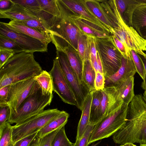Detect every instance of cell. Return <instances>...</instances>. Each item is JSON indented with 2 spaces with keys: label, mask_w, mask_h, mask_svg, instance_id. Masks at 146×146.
Segmentation results:
<instances>
[{
  "label": "cell",
  "mask_w": 146,
  "mask_h": 146,
  "mask_svg": "<svg viewBox=\"0 0 146 146\" xmlns=\"http://www.w3.org/2000/svg\"><path fill=\"white\" fill-rule=\"evenodd\" d=\"M114 142L146 144V104L141 94L135 95L129 104L125 126L113 135Z\"/></svg>",
  "instance_id": "1"
},
{
  "label": "cell",
  "mask_w": 146,
  "mask_h": 146,
  "mask_svg": "<svg viewBox=\"0 0 146 146\" xmlns=\"http://www.w3.org/2000/svg\"><path fill=\"white\" fill-rule=\"evenodd\" d=\"M42 70L33 53L22 52L15 53L0 68V88L33 78Z\"/></svg>",
  "instance_id": "2"
},
{
  "label": "cell",
  "mask_w": 146,
  "mask_h": 146,
  "mask_svg": "<svg viewBox=\"0 0 146 146\" xmlns=\"http://www.w3.org/2000/svg\"><path fill=\"white\" fill-rule=\"evenodd\" d=\"M61 15L55 17L53 25L50 28L52 43L56 50L63 52L70 46L77 51L78 42L84 33L70 19L67 6L61 0H57Z\"/></svg>",
  "instance_id": "3"
},
{
  "label": "cell",
  "mask_w": 146,
  "mask_h": 146,
  "mask_svg": "<svg viewBox=\"0 0 146 146\" xmlns=\"http://www.w3.org/2000/svg\"><path fill=\"white\" fill-rule=\"evenodd\" d=\"M128 104H123L109 113L94 126L88 145L113 135L124 127L127 122Z\"/></svg>",
  "instance_id": "4"
},
{
  "label": "cell",
  "mask_w": 146,
  "mask_h": 146,
  "mask_svg": "<svg viewBox=\"0 0 146 146\" xmlns=\"http://www.w3.org/2000/svg\"><path fill=\"white\" fill-rule=\"evenodd\" d=\"M52 94L44 95L38 84H36L31 92L23 102L17 112L10 116L8 122L11 124L23 121L43 111L50 105Z\"/></svg>",
  "instance_id": "5"
},
{
  "label": "cell",
  "mask_w": 146,
  "mask_h": 146,
  "mask_svg": "<svg viewBox=\"0 0 146 146\" xmlns=\"http://www.w3.org/2000/svg\"><path fill=\"white\" fill-rule=\"evenodd\" d=\"M61 111L57 108L45 110L12 126V138L14 144L27 136L38 132Z\"/></svg>",
  "instance_id": "6"
},
{
  "label": "cell",
  "mask_w": 146,
  "mask_h": 146,
  "mask_svg": "<svg viewBox=\"0 0 146 146\" xmlns=\"http://www.w3.org/2000/svg\"><path fill=\"white\" fill-rule=\"evenodd\" d=\"M95 38L97 51L100 56L105 77L111 75L119 70L122 55L110 37Z\"/></svg>",
  "instance_id": "7"
},
{
  "label": "cell",
  "mask_w": 146,
  "mask_h": 146,
  "mask_svg": "<svg viewBox=\"0 0 146 146\" xmlns=\"http://www.w3.org/2000/svg\"><path fill=\"white\" fill-rule=\"evenodd\" d=\"M56 53V57L75 99L77 107L82 111L84 101L91 91L84 83L80 81L70 66L66 54L58 50Z\"/></svg>",
  "instance_id": "8"
},
{
  "label": "cell",
  "mask_w": 146,
  "mask_h": 146,
  "mask_svg": "<svg viewBox=\"0 0 146 146\" xmlns=\"http://www.w3.org/2000/svg\"><path fill=\"white\" fill-rule=\"evenodd\" d=\"M134 78L131 76L113 86L104 87L108 99V110L111 112L123 104L130 103L135 96Z\"/></svg>",
  "instance_id": "9"
},
{
  "label": "cell",
  "mask_w": 146,
  "mask_h": 146,
  "mask_svg": "<svg viewBox=\"0 0 146 146\" xmlns=\"http://www.w3.org/2000/svg\"><path fill=\"white\" fill-rule=\"evenodd\" d=\"M119 19V28H112L110 33L115 36L130 51L132 50L141 55H145L146 40L143 38L132 27L127 25L121 17Z\"/></svg>",
  "instance_id": "10"
},
{
  "label": "cell",
  "mask_w": 146,
  "mask_h": 146,
  "mask_svg": "<svg viewBox=\"0 0 146 146\" xmlns=\"http://www.w3.org/2000/svg\"><path fill=\"white\" fill-rule=\"evenodd\" d=\"M49 72L52 78L53 91L64 102L77 107L75 99L57 57L53 60L52 68Z\"/></svg>",
  "instance_id": "11"
},
{
  "label": "cell",
  "mask_w": 146,
  "mask_h": 146,
  "mask_svg": "<svg viewBox=\"0 0 146 146\" xmlns=\"http://www.w3.org/2000/svg\"><path fill=\"white\" fill-rule=\"evenodd\" d=\"M36 84L33 78L9 85L7 104L10 109V116L17 112L22 103L34 89Z\"/></svg>",
  "instance_id": "12"
},
{
  "label": "cell",
  "mask_w": 146,
  "mask_h": 146,
  "mask_svg": "<svg viewBox=\"0 0 146 146\" xmlns=\"http://www.w3.org/2000/svg\"><path fill=\"white\" fill-rule=\"evenodd\" d=\"M0 34L14 40L24 52L34 53L48 51V44L38 39L11 30L2 22H0Z\"/></svg>",
  "instance_id": "13"
},
{
  "label": "cell",
  "mask_w": 146,
  "mask_h": 146,
  "mask_svg": "<svg viewBox=\"0 0 146 146\" xmlns=\"http://www.w3.org/2000/svg\"><path fill=\"white\" fill-rule=\"evenodd\" d=\"M67 7L70 19L84 33L98 38H109L112 36L107 30L88 21Z\"/></svg>",
  "instance_id": "14"
},
{
  "label": "cell",
  "mask_w": 146,
  "mask_h": 146,
  "mask_svg": "<svg viewBox=\"0 0 146 146\" xmlns=\"http://www.w3.org/2000/svg\"><path fill=\"white\" fill-rule=\"evenodd\" d=\"M136 72L135 67L131 56L125 58L122 56L121 66L117 71L111 75L105 77L104 87L117 84L134 76Z\"/></svg>",
  "instance_id": "15"
},
{
  "label": "cell",
  "mask_w": 146,
  "mask_h": 146,
  "mask_svg": "<svg viewBox=\"0 0 146 146\" xmlns=\"http://www.w3.org/2000/svg\"><path fill=\"white\" fill-rule=\"evenodd\" d=\"M61 1L67 7L74 12L109 31L93 15L86 6L84 0Z\"/></svg>",
  "instance_id": "16"
},
{
  "label": "cell",
  "mask_w": 146,
  "mask_h": 146,
  "mask_svg": "<svg viewBox=\"0 0 146 146\" xmlns=\"http://www.w3.org/2000/svg\"><path fill=\"white\" fill-rule=\"evenodd\" d=\"M13 3V5L10 9L5 11H0L1 18L7 19L11 21H19L33 19H38L37 17L32 15L25 8Z\"/></svg>",
  "instance_id": "17"
},
{
  "label": "cell",
  "mask_w": 146,
  "mask_h": 146,
  "mask_svg": "<svg viewBox=\"0 0 146 146\" xmlns=\"http://www.w3.org/2000/svg\"><path fill=\"white\" fill-rule=\"evenodd\" d=\"M3 23L11 30L38 39L48 45L52 41L50 37L44 35L30 27L19 24L15 21L11 20L8 23Z\"/></svg>",
  "instance_id": "18"
},
{
  "label": "cell",
  "mask_w": 146,
  "mask_h": 146,
  "mask_svg": "<svg viewBox=\"0 0 146 146\" xmlns=\"http://www.w3.org/2000/svg\"><path fill=\"white\" fill-rule=\"evenodd\" d=\"M131 26L146 40V5H140L135 9L132 15Z\"/></svg>",
  "instance_id": "19"
},
{
  "label": "cell",
  "mask_w": 146,
  "mask_h": 146,
  "mask_svg": "<svg viewBox=\"0 0 146 146\" xmlns=\"http://www.w3.org/2000/svg\"><path fill=\"white\" fill-rule=\"evenodd\" d=\"M117 9L125 23L131 26L133 12L135 9L141 5L136 0H115Z\"/></svg>",
  "instance_id": "20"
},
{
  "label": "cell",
  "mask_w": 146,
  "mask_h": 146,
  "mask_svg": "<svg viewBox=\"0 0 146 146\" xmlns=\"http://www.w3.org/2000/svg\"><path fill=\"white\" fill-rule=\"evenodd\" d=\"M69 117V114L66 111H61L60 112L38 132L40 139L55 130L65 126Z\"/></svg>",
  "instance_id": "21"
},
{
  "label": "cell",
  "mask_w": 146,
  "mask_h": 146,
  "mask_svg": "<svg viewBox=\"0 0 146 146\" xmlns=\"http://www.w3.org/2000/svg\"><path fill=\"white\" fill-rule=\"evenodd\" d=\"M93 90L90 92L83 104L81 118L77 127L76 140L79 139L82 136L89 124Z\"/></svg>",
  "instance_id": "22"
},
{
  "label": "cell",
  "mask_w": 146,
  "mask_h": 146,
  "mask_svg": "<svg viewBox=\"0 0 146 146\" xmlns=\"http://www.w3.org/2000/svg\"><path fill=\"white\" fill-rule=\"evenodd\" d=\"M84 1L86 6L93 15L110 33L111 30L113 28L106 13L102 7L99 1Z\"/></svg>",
  "instance_id": "23"
},
{
  "label": "cell",
  "mask_w": 146,
  "mask_h": 146,
  "mask_svg": "<svg viewBox=\"0 0 146 146\" xmlns=\"http://www.w3.org/2000/svg\"><path fill=\"white\" fill-rule=\"evenodd\" d=\"M63 52L66 55L70 64L80 81L82 83H84L82 78L83 63L77 51L70 46L64 49Z\"/></svg>",
  "instance_id": "24"
},
{
  "label": "cell",
  "mask_w": 146,
  "mask_h": 146,
  "mask_svg": "<svg viewBox=\"0 0 146 146\" xmlns=\"http://www.w3.org/2000/svg\"><path fill=\"white\" fill-rule=\"evenodd\" d=\"M98 1L106 13L113 28H119V23L117 18L119 12L115 0Z\"/></svg>",
  "instance_id": "25"
},
{
  "label": "cell",
  "mask_w": 146,
  "mask_h": 146,
  "mask_svg": "<svg viewBox=\"0 0 146 146\" xmlns=\"http://www.w3.org/2000/svg\"><path fill=\"white\" fill-rule=\"evenodd\" d=\"M102 90L94 89L92 92L89 124L93 126L99 122L100 105L102 95Z\"/></svg>",
  "instance_id": "26"
},
{
  "label": "cell",
  "mask_w": 146,
  "mask_h": 146,
  "mask_svg": "<svg viewBox=\"0 0 146 146\" xmlns=\"http://www.w3.org/2000/svg\"><path fill=\"white\" fill-rule=\"evenodd\" d=\"M34 78L40 87L43 94H53L52 80L49 72L43 70L40 74L34 77Z\"/></svg>",
  "instance_id": "27"
},
{
  "label": "cell",
  "mask_w": 146,
  "mask_h": 146,
  "mask_svg": "<svg viewBox=\"0 0 146 146\" xmlns=\"http://www.w3.org/2000/svg\"><path fill=\"white\" fill-rule=\"evenodd\" d=\"M96 71L90 60H85L83 63V81L91 91L95 89L94 82Z\"/></svg>",
  "instance_id": "28"
},
{
  "label": "cell",
  "mask_w": 146,
  "mask_h": 146,
  "mask_svg": "<svg viewBox=\"0 0 146 146\" xmlns=\"http://www.w3.org/2000/svg\"><path fill=\"white\" fill-rule=\"evenodd\" d=\"M15 21L19 24L30 27L44 35L51 37L50 27L46 24L38 19Z\"/></svg>",
  "instance_id": "29"
},
{
  "label": "cell",
  "mask_w": 146,
  "mask_h": 146,
  "mask_svg": "<svg viewBox=\"0 0 146 146\" xmlns=\"http://www.w3.org/2000/svg\"><path fill=\"white\" fill-rule=\"evenodd\" d=\"M77 52L83 63L86 60H90V53L88 36L86 34L82 35L79 39Z\"/></svg>",
  "instance_id": "30"
},
{
  "label": "cell",
  "mask_w": 146,
  "mask_h": 146,
  "mask_svg": "<svg viewBox=\"0 0 146 146\" xmlns=\"http://www.w3.org/2000/svg\"><path fill=\"white\" fill-rule=\"evenodd\" d=\"M42 10L55 17H59L60 12L57 0H38Z\"/></svg>",
  "instance_id": "31"
},
{
  "label": "cell",
  "mask_w": 146,
  "mask_h": 146,
  "mask_svg": "<svg viewBox=\"0 0 146 146\" xmlns=\"http://www.w3.org/2000/svg\"><path fill=\"white\" fill-rule=\"evenodd\" d=\"M12 128L11 124L7 121L0 131V146H14L12 138Z\"/></svg>",
  "instance_id": "32"
},
{
  "label": "cell",
  "mask_w": 146,
  "mask_h": 146,
  "mask_svg": "<svg viewBox=\"0 0 146 146\" xmlns=\"http://www.w3.org/2000/svg\"><path fill=\"white\" fill-rule=\"evenodd\" d=\"M0 49L8 50L15 54L24 52V50L14 40L0 34Z\"/></svg>",
  "instance_id": "33"
},
{
  "label": "cell",
  "mask_w": 146,
  "mask_h": 146,
  "mask_svg": "<svg viewBox=\"0 0 146 146\" xmlns=\"http://www.w3.org/2000/svg\"><path fill=\"white\" fill-rule=\"evenodd\" d=\"M64 126L61 128L55 136L51 146H74V143L71 142L67 137L65 132Z\"/></svg>",
  "instance_id": "34"
},
{
  "label": "cell",
  "mask_w": 146,
  "mask_h": 146,
  "mask_svg": "<svg viewBox=\"0 0 146 146\" xmlns=\"http://www.w3.org/2000/svg\"><path fill=\"white\" fill-rule=\"evenodd\" d=\"M38 132L33 133L16 142L14 146H38L40 138Z\"/></svg>",
  "instance_id": "35"
},
{
  "label": "cell",
  "mask_w": 146,
  "mask_h": 146,
  "mask_svg": "<svg viewBox=\"0 0 146 146\" xmlns=\"http://www.w3.org/2000/svg\"><path fill=\"white\" fill-rule=\"evenodd\" d=\"M132 58L135 65L136 72L143 80L145 75V69L143 62L141 57L135 51L130 50Z\"/></svg>",
  "instance_id": "36"
},
{
  "label": "cell",
  "mask_w": 146,
  "mask_h": 146,
  "mask_svg": "<svg viewBox=\"0 0 146 146\" xmlns=\"http://www.w3.org/2000/svg\"><path fill=\"white\" fill-rule=\"evenodd\" d=\"M90 53V60L96 72L98 71L97 58V50L94 37L88 35Z\"/></svg>",
  "instance_id": "37"
},
{
  "label": "cell",
  "mask_w": 146,
  "mask_h": 146,
  "mask_svg": "<svg viewBox=\"0 0 146 146\" xmlns=\"http://www.w3.org/2000/svg\"><path fill=\"white\" fill-rule=\"evenodd\" d=\"M13 3L30 10H41L38 0H11Z\"/></svg>",
  "instance_id": "38"
},
{
  "label": "cell",
  "mask_w": 146,
  "mask_h": 146,
  "mask_svg": "<svg viewBox=\"0 0 146 146\" xmlns=\"http://www.w3.org/2000/svg\"><path fill=\"white\" fill-rule=\"evenodd\" d=\"M94 126L89 124L82 136L79 139L76 141L74 146H88V142Z\"/></svg>",
  "instance_id": "39"
},
{
  "label": "cell",
  "mask_w": 146,
  "mask_h": 146,
  "mask_svg": "<svg viewBox=\"0 0 146 146\" xmlns=\"http://www.w3.org/2000/svg\"><path fill=\"white\" fill-rule=\"evenodd\" d=\"M102 91V95L100 105L99 122L107 115L108 105V95L103 90Z\"/></svg>",
  "instance_id": "40"
},
{
  "label": "cell",
  "mask_w": 146,
  "mask_h": 146,
  "mask_svg": "<svg viewBox=\"0 0 146 146\" xmlns=\"http://www.w3.org/2000/svg\"><path fill=\"white\" fill-rule=\"evenodd\" d=\"M112 38L116 47L123 58H127L131 56L130 51L127 49L118 38L113 35L112 36Z\"/></svg>",
  "instance_id": "41"
},
{
  "label": "cell",
  "mask_w": 146,
  "mask_h": 146,
  "mask_svg": "<svg viewBox=\"0 0 146 146\" xmlns=\"http://www.w3.org/2000/svg\"><path fill=\"white\" fill-rule=\"evenodd\" d=\"M10 111L8 106L0 107V131L3 128L10 117Z\"/></svg>",
  "instance_id": "42"
},
{
  "label": "cell",
  "mask_w": 146,
  "mask_h": 146,
  "mask_svg": "<svg viewBox=\"0 0 146 146\" xmlns=\"http://www.w3.org/2000/svg\"><path fill=\"white\" fill-rule=\"evenodd\" d=\"M60 128L58 129L43 137L40 138L39 141V146H51L54 138Z\"/></svg>",
  "instance_id": "43"
},
{
  "label": "cell",
  "mask_w": 146,
  "mask_h": 146,
  "mask_svg": "<svg viewBox=\"0 0 146 146\" xmlns=\"http://www.w3.org/2000/svg\"><path fill=\"white\" fill-rule=\"evenodd\" d=\"M105 78L104 74L99 71L96 72L94 86L95 89L102 90L104 88Z\"/></svg>",
  "instance_id": "44"
},
{
  "label": "cell",
  "mask_w": 146,
  "mask_h": 146,
  "mask_svg": "<svg viewBox=\"0 0 146 146\" xmlns=\"http://www.w3.org/2000/svg\"><path fill=\"white\" fill-rule=\"evenodd\" d=\"M15 54L13 52L5 49H0V68Z\"/></svg>",
  "instance_id": "45"
},
{
  "label": "cell",
  "mask_w": 146,
  "mask_h": 146,
  "mask_svg": "<svg viewBox=\"0 0 146 146\" xmlns=\"http://www.w3.org/2000/svg\"><path fill=\"white\" fill-rule=\"evenodd\" d=\"M9 86L0 88V107L8 106L7 98Z\"/></svg>",
  "instance_id": "46"
},
{
  "label": "cell",
  "mask_w": 146,
  "mask_h": 146,
  "mask_svg": "<svg viewBox=\"0 0 146 146\" xmlns=\"http://www.w3.org/2000/svg\"><path fill=\"white\" fill-rule=\"evenodd\" d=\"M13 4L11 0H0V11L8 9L11 7Z\"/></svg>",
  "instance_id": "47"
},
{
  "label": "cell",
  "mask_w": 146,
  "mask_h": 146,
  "mask_svg": "<svg viewBox=\"0 0 146 146\" xmlns=\"http://www.w3.org/2000/svg\"><path fill=\"white\" fill-rule=\"evenodd\" d=\"M145 53V55H144L138 54L143 62L145 69V75L143 81L142 82L141 85V87L142 88L146 87V52Z\"/></svg>",
  "instance_id": "48"
},
{
  "label": "cell",
  "mask_w": 146,
  "mask_h": 146,
  "mask_svg": "<svg viewBox=\"0 0 146 146\" xmlns=\"http://www.w3.org/2000/svg\"><path fill=\"white\" fill-rule=\"evenodd\" d=\"M97 58L98 65V70L102 74H103V69L102 62L98 52L97 51Z\"/></svg>",
  "instance_id": "49"
},
{
  "label": "cell",
  "mask_w": 146,
  "mask_h": 146,
  "mask_svg": "<svg viewBox=\"0 0 146 146\" xmlns=\"http://www.w3.org/2000/svg\"><path fill=\"white\" fill-rule=\"evenodd\" d=\"M142 89L145 90L143 95V100L146 104V87L143 88Z\"/></svg>",
  "instance_id": "50"
},
{
  "label": "cell",
  "mask_w": 146,
  "mask_h": 146,
  "mask_svg": "<svg viewBox=\"0 0 146 146\" xmlns=\"http://www.w3.org/2000/svg\"><path fill=\"white\" fill-rule=\"evenodd\" d=\"M141 5H146V0H136Z\"/></svg>",
  "instance_id": "51"
},
{
  "label": "cell",
  "mask_w": 146,
  "mask_h": 146,
  "mask_svg": "<svg viewBox=\"0 0 146 146\" xmlns=\"http://www.w3.org/2000/svg\"><path fill=\"white\" fill-rule=\"evenodd\" d=\"M135 145L131 143H126L123 145V146H134Z\"/></svg>",
  "instance_id": "52"
},
{
  "label": "cell",
  "mask_w": 146,
  "mask_h": 146,
  "mask_svg": "<svg viewBox=\"0 0 146 146\" xmlns=\"http://www.w3.org/2000/svg\"><path fill=\"white\" fill-rule=\"evenodd\" d=\"M101 141L100 140L99 141H98L96 143L92 144L90 146H97L101 143Z\"/></svg>",
  "instance_id": "53"
},
{
  "label": "cell",
  "mask_w": 146,
  "mask_h": 146,
  "mask_svg": "<svg viewBox=\"0 0 146 146\" xmlns=\"http://www.w3.org/2000/svg\"><path fill=\"white\" fill-rule=\"evenodd\" d=\"M139 146H146V144H140Z\"/></svg>",
  "instance_id": "54"
},
{
  "label": "cell",
  "mask_w": 146,
  "mask_h": 146,
  "mask_svg": "<svg viewBox=\"0 0 146 146\" xmlns=\"http://www.w3.org/2000/svg\"><path fill=\"white\" fill-rule=\"evenodd\" d=\"M119 146H123V145H120Z\"/></svg>",
  "instance_id": "55"
},
{
  "label": "cell",
  "mask_w": 146,
  "mask_h": 146,
  "mask_svg": "<svg viewBox=\"0 0 146 146\" xmlns=\"http://www.w3.org/2000/svg\"><path fill=\"white\" fill-rule=\"evenodd\" d=\"M137 146V145H135V146Z\"/></svg>",
  "instance_id": "56"
},
{
  "label": "cell",
  "mask_w": 146,
  "mask_h": 146,
  "mask_svg": "<svg viewBox=\"0 0 146 146\" xmlns=\"http://www.w3.org/2000/svg\"></svg>",
  "instance_id": "57"
},
{
  "label": "cell",
  "mask_w": 146,
  "mask_h": 146,
  "mask_svg": "<svg viewBox=\"0 0 146 146\" xmlns=\"http://www.w3.org/2000/svg\"></svg>",
  "instance_id": "58"
}]
</instances>
